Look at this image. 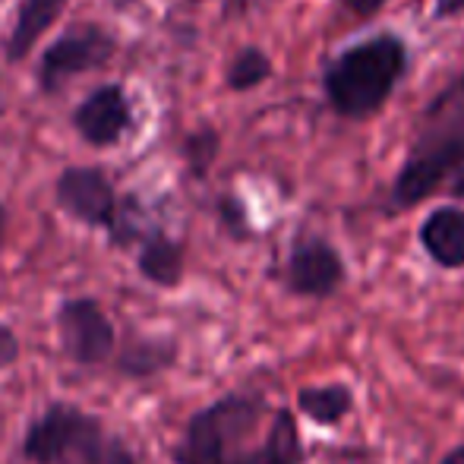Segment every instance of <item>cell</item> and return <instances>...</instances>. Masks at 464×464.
Returning a JSON list of instances; mask_svg holds the SVG:
<instances>
[{
  "mask_svg": "<svg viewBox=\"0 0 464 464\" xmlns=\"http://www.w3.org/2000/svg\"><path fill=\"white\" fill-rule=\"evenodd\" d=\"M174 464H306L297 414L263 392H227L187 420Z\"/></svg>",
  "mask_w": 464,
  "mask_h": 464,
  "instance_id": "cell-1",
  "label": "cell"
},
{
  "mask_svg": "<svg viewBox=\"0 0 464 464\" xmlns=\"http://www.w3.org/2000/svg\"><path fill=\"white\" fill-rule=\"evenodd\" d=\"M411 67L408 42L395 32H376L338 51L323 67V95L342 121H367L379 114L401 86Z\"/></svg>",
  "mask_w": 464,
  "mask_h": 464,
  "instance_id": "cell-2",
  "label": "cell"
},
{
  "mask_svg": "<svg viewBox=\"0 0 464 464\" xmlns=\"http://www.w3.org/2000/svg\"><path fill=\"white\" fill-rule=\"evenodd\" d=\"M23 459L29 464H140L136 452L104 427L102 417L54 401L25 427Z\"/></svg>",
  "mask_w": 464,
  "mask_h": 464,
  "instance_id": "cell-3",
  "label": "cell"
},
{
  "mask_svg": "<svg viewBox=\"0 0 464 464\" xmlns=\"http://www.w3.org/2000/svg\"><path fill=\"white\" fill-rule=\"evenodd\" d=\"M464 161V130L414 123V140L389 187L392 212H408L449 184Z\"/></svg>",
  "mask_w": 464,
  "mask_h": 464,
  "instance_id": "cell-4",
  "label": "cell"
},
{
  "mask_svg": "<svg viewBox=\"0 0 464 464\" xmlns=\"http://www.w3.org/2000/svg\"><path fill=\"white\" fill-rule=\"evenodd\" d=\"M281 285L304 300H329L348 285V263L342 250L323 234H300L281 266Z\"/></svg>",
  "mask_w": 464,
  "mask_h": 464,
  "instance_id": "cell-5",
  "label": "cell"
},
{
  "mask_svg": "<svg viewBox=\"0 0 464 464\" xmlns=\"http://www.w3.org/2000/svg\"><path fill=\"white\" fill-rule=\"evenodd\" d=\"M117 51V42L108 29L95 23L86 25H73L63 35L54 38V44H48L38 61V86L42 92L54 95L67 86L70 80L82 73H92L102 70L104 63H111Z\"/></svg>",
  "mask_w": 464,
  "mask_h": 464,
  "instance_id": "cell-6",
  "label": "cell"
},
{
  "mask_svg": "<svg viewBox=\"0 0 464 464\" xmlns=\"http://www.w3.org/2000/svg\"><path fill=\"white\" fill-rule=\"evenodd\" d=\"M57 338L63 354L80 367H98L117 351V329L104 306L92 297H70L57 306Z\"/></svg>",
  "mask_w": 464,
  "mask_h": 464,
  "instance_id": "cell-7",
  "label": "cell"
},
{
  "mask_svg": "<svg viewBox=\"0 0 464 464\" xmlns=\"http://www.w3.org/2000/svg\"><path fill=\"white\" fill-rule=\"evenodd\" d=\"M54 199L70 218L80 225L95 227V231L111 234L121 215V199L104 168L95 165H73L63 168L61 178L54 180Z\"/></svg>",
  "mask_w": 464,
  "mask_h": 464,
  "instance_id": "cell-8",
  "label": "cell"
},
{
  "mask_svg": "<svg viewBox=\"0 0 464 464\" xmlns=\"http://www.w3.org/2000/svg\"><path fill=\"white\" fill-rule=\"evenodd\" d=\"M130 127H133V104L121 82L98 86L73 111V130L95 149L117 146L130 133Z\"/></svg>",
  "mask_w": 464,
  "mask_h": 464,
  "instance_id": "cell-9",
  "label": "cell"
},
{
  "mask_svg": "<svg viewBox=\"0 0 464 464\" xmlns=\"http://www.w3.org/2000/svg\"><path fill=\"white\" fill-rule=\"evenodd\" d=\"M417 244L430 256V263L446 272L464 269V208L436 206L417 227Z\"/></svg>",
  "mask_w": 464,
  "mask_h": 464,
  "instance_id": "cell-10",
  "label": "cell"
},
{
  "mask_svg": "<svg viewBox=\"0 0 464 464\" xmlns=\"http://www.w3.org/2000/svg\"><path fill=\"white\" fill-rule=\"evenodd\" d=\"M178 363V342L168 335H140L130 332L114 351V370L130 379H152Z\"/></svg>",
  "mask_w": 464,
  "mask_h": 464,
  "instance_id": "cell-11",
  "label": "cell"
},
{
  "mask_svg": "<svg viewBox=\"0 0 464 464\" xmlns=\"http://www.w3.org/2000/svg\"><path fill=\"white\" fill-rule=\"evenodd\" d=\"M67 4L70 0H19L16 19H13V29L4 44L6 61L10 63L25 61L29 51L38 44V38L61 19V13L67 10Z\"/></svg>",
  "mask_w": 464,
  "mask_h": 464,
  "instance_id": "cell-12",
  "label": "cell"
},
{
  "mask_svg": "<svg viewBox=\"0 0 464 464\" xmlns=\"http://www.w3.org/2000/svg\"><path fill=\"white\" fill-rule=\"evenodd\" d=\"M140 276L159 287H178L184 281V244L165 234L161 227H152L140 240Z\"/></svg>",
  "mask_w": 464,
  "mask_h": 464,
  "instance_id": "cell-13",
  "label": "cell"
},
{
  "mask_svg": "<svg viewBox=\"0 0 464 464\" xmlns=\"http://www.w3.org/2000/svg\"><path fill=\"white\" fill-rule=\"evenodd\" d=\"M297 411L294 414L306 417L316 427H338L351 417L354 411V389L348 382H323V385H304L297 389V398H294Z\"/></svg>",
  "mask_w": 464,
  "mask_h": 464,
  "instance_id": "cell-14",
  "label": "cell"
},
{
  "mask_svg": "<svg viewBox=\"0 0 464 464\" xmlns=\"http://www.w3.org/2000/svg\"><path fill=\"white\" fill-rule=\"evenodd\" d=\"M272 73H276L272 57L266 54L263 48H256V44H246V48H240L237 54L231 57L225 82L231 92H253V89H259L266 80H272Z\"/></svg>",
  "mask_w": 464,
  "mask_h": 464,
  "instance_id": "cell-15",
  "label": "cell"
},
{
  "mask_svg": "<svg viewBox=\"0 0 464 464\" xmlns=\"http://www.w3.org/2000/svg\"><path fill=\"white\" fill-rule=\"evenodd\" d=\"M417 123H436V127L464 130V67L440 89V92L430 98L427 108L417 114Z\"/></svg>",
  "mask_w": 464,
  "mask_h": 464,
  "instance_id": "cell-16",
  "label": "cell"
},
{
  "mask_svg": "<svg viewBox=\"0 0 464 464\" xmlns=\"http://www.w3.org/2000/svg\"><path fill=\"white\" fill-rule=\"evenodd\" d=\"M221 152V136L212 127H199L196 133H189L184 140V161L196 180H202L208 174V168L215 165Z\"/></svg>",
  "mask_w": 464,
  "mask_h": 464,
  "instance_id": "cell-17",
  "label": "cell"
},
{
  "mask_svg": "<svg viewBox=\"0 0 464 464\" xmlns=\"http://www.w3.org/2000/svg\"><path fill=\"white\" fill-rule=\"evenodd\" d=\"M218 221L227 231V237H234V240H250L253 237L250 212H246V206L234 193H225L218 199Z\"/></svg>",
  "mask_w": 464,
  "mask_h": 464,
  "instance_id": "cell-18",
  "label": "cell"
},
{
  "mask_svg": "<svg viewBox=\"0 0 464 464\" xmlns=\"http://www.w3.org/2000/svg\"><path fill=\"white\" fill-rule=\"evenodd\" d=\"M385 4H389V0H338V6L348 10L357 23H370V19H376L379 13L385 10Z\"/></svg>",
  "mask_w": 464,
  "mask_h": 464,
  "instance_id": "cell-19",
  "label": "cell"
},
{
  "mask_svg": "<svg viewBox=\"0 0 464 464\" xmlns=\"http://www.w3.org/2000/svg\"><path fill=\"white\" fill-rule=\"evenodd\" d=\"M19 361V338L10 325L0 323V370L13 367Z\"/></svg>",
  "mask_w": 464,
  "mask_h": 464,
  "instance_id": "cell-20",
  "label": "cell"
},
{
  "mask_svg": "<svg viewBox=\"0 0 464 464\" xmlns=\"http://www.w3.org/2000/svg\"><path fill=\"white\" fill-rule=\"evenodd\" d=\"M464 13V0H433V19L436 23H446Z\"/></svg>",
  "mask_w": 464,
  "mask_h": 464,
  "instance_id": "cell-21",
  "label": "cell"
},
{
  "mask_svg": "<svg viewBox=\"0 0 464 464\" xmlns=\"http://www.w3.org/2000/svg\"><path fill=\"white\" fill-rule=\"evenodd\" d=\"M449 196H452V199H459V202H464V161L459 165V171L449 178Z\"/></svg>",
  "mask_w": 464,
  "mask_h": 464,
  "instance_id": "cell-22",
  "label": "cell"
},
{
  "mask_svg": "<svg viewBox=\"0 0 464 464\" xmlns=\"http://www.w3.org/2000/svg\"><path fill=\"white\" fill-rule=\"evenodd\" d=\"M436 464H464V442H459V446H452L446 455H442Z\"/></svg>",
  "mask_w": 464,
  "mask_h": 464,
  "instance_id": "cell-23",
  "label": "cell"
},
{
  "mask_svg": "<svg viewBox=\"0 0 464 464\" xmlns=\"http://www.w3.org/2000/svg\"><path fill=\"white\" fill-rule=\"evenodd\" d=\"M4 234H6V208L0 202V246H4Z\"/></svg>",
  "mask_w": 464,
  "mask_h": 464,
  "instance_id": "cell-24",
  "label": "cell"
}]
</instances>
